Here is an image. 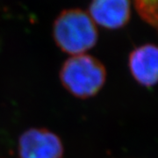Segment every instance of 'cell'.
I'll use <instances>...</instances> for the list:
<instances>
[{
    "instance_id": "cell-1",
    "label": "cell",
    "mask_w": 158,
    "mask_h": 158,
    "mask_svg": "<svg viewBox=\"0 0 158 158\" xmlns=\"http://www.w3.org/2000/svg\"><path fill=\"white\" fill-rule=\"evenodd\" d=\"M53 37L58 48L72 56L85 54L96 45L98 32L88 13L80 9H69L56 19Z\"/></svg>"
},
{
    "instance_id": "cell-2",
    "label": "cell",
    "mask_w": 158,
    "mask_h": 158,
    "mask_svg": "<svg viewBox=\"0 0 158 158\" xmlns=\"http://www.w3.org/2000/svg\"><path fill=\"white\" fill-rule=\"evenodd\" d=\"M60 80L71 95L78 98H89L103 88L106 80V69L92 56H72L62 64Z\"/></svg>"
},
{
    "instance_id": "cell-3",
    "label": "cell",
    "mask_w": 158,
    "mask_h": 158,
    "mask_svg": "<svg viewBox=\"0 0 158 158\" xmlns=\"http://www.w3.org/2000/svg\"><path fill=\"white\" fill-rule=\"evenodd\" d=\"M19 158H62L63 144L59 136L46 128H29L19 138Z\"/></svg>"
},
{
    "instance_id": "cell-4",
    "label": "cell",
    "mask_w": 158,
    "mask_h": 158,
    "mask_svg": "<svg viewBox=\"0 0 158 158\" xmlns=\"http://www.w3.org/2000/svg\"><path fill=\"white\" fill-rule=\"evenodd\" d=\"M130 73L136 82L146 88L156 85L158 75V49L150 43L141 45L130 53Z\"/></svg>"
},
{
    "instance_id": "cell-5",
    "label": "cell",
    "mask_w": 158,
    "mask_h": 158,
    "mask_svg": "<svg viewBox=\"0 0 158 158\" xmlns=\"http://www.w3.org/2000/svg\"><path fill=\"white\" fill-rule=\"evenodd\" d=\"M89 12L93 22L104 28H121L129 21L130 0H91Z\"/></svg>"
},
{
    "instance_id": "cell-6",
    "label": "cell",
    "mask_w": 158,
    "mask_h": 158,
    "mask_svg": "<svg viewBox=\"0 0 158 158\" xmlns=\"http://www.w3.org/2000/svg\"><path fill=\"white\" fill-rule=\"evenodd\" d=\"M136 10L143 20L156 27L157 0H135Z\"/></svg>"
}]
</instances>
